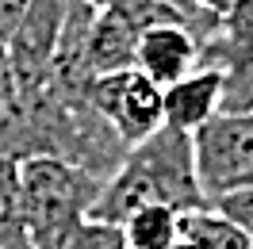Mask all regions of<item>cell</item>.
<instances>
[{"mask_svg": "<svg viewBox=\"0 0 253 249\" xmlns=\"http://www.w3.org/2000/svg\"><path fill=\"white\" fill-rule=\"evenodd\" d=\"M192 165L207 203L253 188V111H219L192 130Z\"/></svg>", "mask_w": 253, "mask_h": 249, "instance_id": "3957f363", "label": "cell"}, {"mask_svg": "<svg viewBox=\"0 0 253 249\" xmlns=\"http://www.w3.org/2000/svg\"><path fill=\"white\" fill-rule=\"evenodd\" d=\"M176 238H184L196 249H253L250 234L238 226L234 218H226L222 211H215L211 203L192 207L176 215Z\"/></svg>", "mask_w": 253, "mask_h": 249, "instance_id": "9c48e42d", "label": "cell"}, {"mask_svg": "<svg viewBox=\"0 0 253 249\" xmlns=\"http://www.w3.org/2000/svg\"><path fill=\"white\" fill-rule=\"evenodd\" d=\"M92 4H108V0H92Z\"/></svg>", "mask_w": 253, "mask_h": 249, "instance_id": "d6986e66", "label": "cell"}, {"mask_svg": "<svg viewBox=\"0 0 253 249\" xmlns=\"http://www.w3.org/2000/svg\"><path fill=\"white\" fill-rule=\"evenodd\" d=\"M169 249H196V246H188L184 238H176V242H173V246H169Z\"/></svg>", "mask_w": 253, "mask_h": 249, "instance_id": "ac0fdd59", "label": "cell"}, {"mask_svg": "<svg viewBox=\"0 0 253 249\" xmlns=\"http://www.w3.org/2000/svg\"><path fill=\"white\" fill-rule=\"evenodd\" d=\"M222 111V77L219 69H192L188 77H180L176 84L161 88V115L165 126L176 130H200L207 119H215Z\"/></svg>", "mask_w": 253, "mask_h": 249, "instance_id": "ba28073f", "label": "cell"}, {"mask_svg": "<svg viewBox=\"0 0 253 249\" xmlns=\"http://www.w3.org/2000/svg\"><path fill=\"white\" fill-rule=\"evenodd\" d=\"M88 104H92V111L111 126V134L123 142L126 150L134 142L150 138L165 123V115H161V88L150 77H142L134 65L96 77L92 88H88Z\"/></svg>", "mask_w": 253, "mask_h": 249, "instance_id": "5b68a950", "label": "cell"}, {"mask_svg": "<svg viewBox=\"0 0 253 249\" xmlns=\"http://www.w3.org/2000/svg\"><path fill=\"white\" fill-rule=\"evenodd\" d=\"M200 69H219L222 111H253V0H234L200 46Z\"/></svg>", "mask_w": 253, "mask_h": 249, "instance_id": "277c9868", "label": "cell"}, {"mask_svg": "<svg viewBox=\"0 0 253 249\" xmlns=\"http://www.w3.org/2000/svg\"><path fill=\"white\" fill-rule=\"evenodd\" d=\"M100 176L62 157L19 161V211L31 249H65V238L88 218L100 192Z\"/></svg>", "mask_w": 253, "mask_h": 249, "instance_id": "7a4b0ae2", "label": "cell"}, {"mask_svg": "<svg viewBox=\"0 0 253 249\" xmlns=\"http://www.w3.org/2000/svg\"><path fill=\"white\" fill-rule=\"evenodd\" d=\"M65 4L69 0H27L16 31L4 42L8 65H12L19 84L50 77V62H54V50H58L65 23Z\"/></svg>", "mask_w": 253, "mask_h": 249, "instance_id": "8992f818", "label": "cell"}, {"mask_svg": "<svg viewBox=\"0 0 253 249\" xmlns=\"http://www.w3.org/2000/svg\"><path fill=\"white\" fill-rule=\"evenodd\" d=\"M215 211H222L226 218H234L242 230L250 234L253 242V188H242V192H230V196H219V200L211 203Z\"/></svg>", "mask_w": 253, "mask_h": 249, "instance_id": "5bb4252c", "label": "cell"}, {"mask_svg": "<svg viewBox=\"0 0 253 249\" xmlns=\"http://www.w3.org/2000/svg\"><path fill=\"white\" fill-rule=\"evenodd\" d=\"M119 226H123L126 249H169L176 242V211L161 207V203L130 211Z\"/></svg>", "mask_w": 253, "mask_h": 249, "instance_id": "30bf717a", "label": "cell"}, {"mask_svg": "<svg viewBox=\"0 0 253 249\" xmlns=\"http://www.w3.org/2000/svg\"><path fill=\"white\" fill-rule=\"evenodd\" d=\"M150 203H161L176 215L207 203L196 180V165H192V134L165 123L123 154L115 172L100 184L88 218L123 222L130 211L150 207Z\"/></svg>", "mask_w": 253, "mask_h": 249, "instance_id": "6da1fadb", "label": "cell"}, {"mask_svg": "<svg viewBox=\"0 0 253 249\" xmlns=\"http://www.w3.org/2000/svg\"><path fill=\"white\" fill-rule=\"evenodd\" d=\"M200 46L204 39L188 23H154L134 42V69L158 88H169L192 69H200Z\"/></svg>", "mask_w": 253, "mask_h": 249, "instance_id": "52a82bcc", "label": "cell"}, {"mask_svg": "<svg viewBox=\"0 0 253 249\" xmlns=\"http://www.w3.org/2000/svg\"><path fill=\"white\" fill-rule=\"evenodd\" d=\"M230 4H234V0H200V8H204L207 16H215V19H222V12H226Z\"/></svg>", "mask_w": 253, "mask_h": 249, "instance_id": "e0dca14e", "label": "cell"}, {"mask_svg": "<svg viewBox=\"0 0 253 249\" xmlns=\"http://www.w3.org/2000/svg\"><path fill=\"white\" fill-rule=\"evenodd\" d=\"M16 111H19V88H16V73L8 65V54L0 46V154L8 150L12 126H16Z\"/></svg>", "mask_w": 253, "mask_h": 249, "instance_id": "4fadbf2b", "label": "cell"}, {"mask_svg": "<svg viewBox=\"0 0 253 249\" xmlns=\"http://www.w3.org/2000/svg\"><path fill=\"white\" fill-rule=\"evenodd\" d=\"M154 4H161V8H169L173 16H180V19L192 27V31L200 35V39H207V35L219 27V19L207 16L204 8H200V0H154Z\"/></svg>", "mask_w": 253, "mask_h": 249, "instance_id": "9a60e30c", "label": "cell"}, {"mask_svg": "<svg viewBox=\"0 0 253 249\" xmlns=\"http://www.w3.org/2000/svg\"><path fill=\"white\" fill-rule=\"evenodd\" d=\"M0 249H31L19 211V161L0 154Z\"/></svg>", "mask_w": 253, "mask_h": 249, "instance_id": "8fae6325", "label": "cell"}, {"mask_svg": "<svg viewBox=\"0 0 253 249\" xmlns=\"http://www.w3.org/2000/svg\"><path fill=\"white\" fill-rule=\"evenodd\" d=\"M65 249H126L123 226L104 218H81L77 230L65 238Z\"/></svg>", "mask_w": 253, "mask_h": 249, "instance_id": "7c38bea8", "label": "cell"}, {"mask_svg": "<svg viewBox=\"0 0 253 249\" xmlns=\"http://www.w3.org/2000/svg\"><path fill=\"white\" fill-rule=\"evenodd\" d=\"M23 8H27V0H0V46L8 42V35L16 31Z\"/></svg>", "mask_w": 253, "mask_h": 249, "instance_id": "2e32d148", "label": "cell"}]
</instances>
